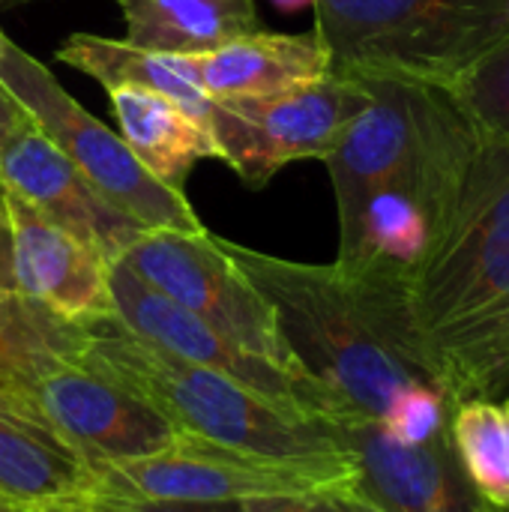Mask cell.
Masks as SVG:
<instances>
[{
	"mask_svg": "<svg viewBox=\"0 0 509 512\" xmlns=\"http://www.w3.org/2000/svg\"><path fill=\"white\" fill-rule=\"evenodd\" d=\"M210 99L276 96L330 72V48L312 27L306 33L255 30L204 54H183Z\"/></svg>",
	"mask_w": 509,
	"mask_h": 512,
	"instance_id": "9a60e30c",
	"label": "cell"
},
{
	"mask_svg": "<svg viewBox=\"0 0 509 512\" xmlns=\"http://www.w3.org/2000/svg\"><path fill=\"white\" fill-rule=\"evenodd\" d=\"M330 69L456 90L509 39V0H315Z\"/></svg>",
	"mask_w": 509,
	"mask_h": 512,
	"instance_id": "5b68a950",
	"label": "cell"
},
{
	"mask_svg": "<svg viewBox=\"0 0 509 512\" xmlns=\"http://www.w3.org/2000/svg\"><path fill=\"white\" fill-rule=\"evenodd\" d=\"M21 3H33V0H0V9H6V6H21Z\"/></svg>",
	"mask_w": 509,
	"mask_h": 512,
	"instance_id": "1f68e13d",
	"label": "cell"
},
{
	"mask_svg": "<svg viewBox=\"0 0 509 512\" xmlns=\"http://www.w3.org/2000/svg\"><path fill=\"white\" fill-rule=\"evenodd\" d=\"M27 512H87L81 507V498L78 501H69V504H54V507H33Z\"/></svg>",
	"mask_w": 509,
	"mask_h": 512,
	"instance_id": "83f0119b",
	"label": "cell"
},
{
	"mask_svg": "<svg viewBox=\"0 0 509 512\" xmlns=\"http://www.w3.org/2000/svg\"><path fill=\"white\" fill-rule=\"evenodd\" d=\"M84 324H72L18 291H0V369L27 378L81 360Z\"/></svg>",
	"mask_w": 509,
	"mask_h": 512,
	"instance_id": "ffe728a7",
	"label": "cell"
},
{
	"mask_svg": "<svg viewBox=\"0 0 509 512\" xmlns=\"http://www.w3.org/2000/svg\"><path fill=\"white\" fill-rule=\"evenodd\" d=\"M57 60L96 78L105 90L141 87L159 93L207 123L210 96L195 81L183 57L138 48L126 39H108L96 33H72L60 42Z\"/></svg>",
	"mask_w": 509,
	"mask_h": 512,
	"instance_id": "ac0fdd59",
	"label": "cell"
},
{
	"mask_svg": "<svg viewBox=\"0 0 509 512\" xmlns=\"http://www.w3.org/2000/svg\"><path fill=\"white\" fill-rule=\"evenodd\" d=\"M219 243L273 306L285 348L312 381L396 441L450 429L456 402L420 336L411 288Z\"/></svg>",
	"mask_w": 509,
	"mask_h": 512,
	"instance_id": "7a4b0ae2",
	"label": "cell"
},
{
	"mask_svg": "<svg viewBox=\"0 0 509 512\" xmlns=\"http://www.w3.org/2000/svg\"><path fill=\"white\" fill-rule=\"evenodd\" d=\"M84 333L81 363L153 408L180 435L279 459L351 453L336 423L279 408L240 381L141 339L117 315L87 321Z\"/></svg>",
	"mask_w": 509,
	"mask_h": 512,
	"instance_id": "277c9868",
	"label": "cell"
},
{
	"mask_svg": "<svg viewBox=\"0 0 509 512\" xmlns=\"http://www.w3.org/2000/svg\"><path fill=\"white\" fill-rule=\"evenodd\" d=\"M504 411H507V414H509V399H507V402H504Z\"/></svg>",
	"mask_w": 509,
	"mask_h": 512,
	"instance_id": "836d02e7",
	"label": "cell"
},
{
	"mask_svg": "<svg viewBox=\"0 0 509 512\" xmlns=\"http://www.w3.org/2000/svg\"><path fill=\"white\" fill-rule=\"evenodd\" d=\"M0 291H18V288H15V264H12L9 222L0 228Z\"/></svg>",
	"mask_w": 509,
	"mask_h": 512,
	"instance_id": "4316f807",
	"label": "cell"
},
{
	"mask_svg": "<svg viewBox=\"0 0 509 512\" xmlns=\"http://www.w3.org/2000/svg\"><path fill=\"white\" fill-rule=\"evenodd\" d=\"M282 9H300V6H315V0H276Z\"/></svg>",
	"mask_w": 509,
	"mask_h": 512,
	"instance_id": "f546056e",
	"label": "cell"
},
{
	"mask_svg": "<svg viewBox=\"0 0 509 512\" xmlns=\"http://www.w3.org/2000/svg\"><path fill=\"white\" fill-rule=\"evenodd\" d=\"M0 204L9 222L18 294L72 324L114 315L108 288L111 264L96 249L45 219L6 186H0Z\"/></svg>",
	"mask_w": 509,
	"mask_h": 512,
	"instance_id": "5bb4252c",
	"label": "cell"
},
{
	"mask_svg": "<svg viewBox=\"0 0 509 512\" xmlns=\"http://www.w3.org/2000/svg\"><path fill=\"white\" fill-rule=\"evenodd\" d=\"M366 105V81L330 69L324 78L276 96L210 99L207 129L219 159L249 189H264L291 162H324Z\"/></svg>",
	"mask_w": 509,
	"mask_h": 512,
	"instance_id": "ba28073f",
	"label": "cell"
},
{
	"mask_svg": "<svg viewBox=\"0 0 509 512\" xmlns=\"http://www.w3.org/2000/svg\"><path fill=\"white\" fill-rule=\"evenodd\" d=\"M363 81L369 105L324 159L339 213L336 264L414 291L486 138L447 87Z\"/></svg>",
	"mask_w": 509,
	"mask_h": 512,
	"instance_id": "6da1fadb",
	"label": "cell"
},
{
	"mask_svg": "<svg viewBox=\"0 0 509 512\" xmlns=\"http://www.w3.org/2000/svg\"><path fill=\"white\" fill-rule=\"evenodd\" d=\"M30 120H33V117L21 108V102L0 84V147H3L18 129H24Z\"/></svg>",
	"mask_w": 509,
	"mask_h": 512,
	"instance_id": "484cf974",
	"label": "cell"
},
{
	"mask_svg": "<svg viewBox=\"0 0 509 512\" xmlns=\"http://www.w3.org/2000/svg\"><path fill=\"white\" fill-rule=\"evenodd\" d=\"M108 288L114 315L141 339L189 360L204 369L222 372L243 387L261 393L264 399L276 402L279 408L309 414L327 423H351L360 420L342 399H336L327 387L312 381L303 372L282 369L231 339H225L219 330H213L207 321L174 303L171 297L159 294L153 285L138 279L123 261H114L108 267Z\"/></svg>",
	"mask_w": 509,
	"mask_h": 512,
	"instance_id": "30bf717a",
	"label": "cell"
},
{
	"mask_svg": "<svg viewBox=\"0 0 509 512\" xmlns=\"http://www.w3.org/2000/svg\"><path fill=\"white\" fill-rule=\"evenodd\" d=\"M30 393L48 429L93 471L153 456L180 435L153 408L81 360L42 372L30 381Z\"/></svg>",
	"mask_w": 509,
	"mask_h": 512,
	"instance_id": "8fae6325",
	"label": "cell"
},
{
	"mask_svg": "<svg viewBox=\"0 0 509 512\" xmlns=\"http://www.w3.org/2000/svg\"><path fill=\"white\" fill-rule=\"evenodd\" d=\"M96 492L153 501H255L318 492H357L351 453L330 459H279L177 435L165 450L96 471Z\"/></svg>",
	"mask_w": 509,
	"mask_h": 512,
	"instance_id": "8992f818",
	"label": "cell"
},
{
	"mask_svg": "<svg viewBox=\"0 0 509 512\" xmlns=\"http://www.w3.org/2000/svg\"><path fill=\"white\" fill-rule=\"evenodd\" d=\"M501 387H509V339L504 348V360H501Z\"/></svg>",
	"mask_w": 509,
	"mask_h": 512,
	"instance_id": "f1b7e54d",
	"label": "cell"
},
{
	"mask_svg": "<svg viewBox=\"0 0 509 512\" xmlns=\"http://www.w3.org/2000/svg\"><path fill=\"white\" fill-rule=\"evenodd\" d=\"M87 512H243L240 501H153V498H123L108 492H90L81 498Z\"/></svg>",
	"mask_w": 509,
	"mask_h": 512,
	"instance_id": "603a6c76",
	"label": "cell"
},
{
	"mask_svg": "<svg viewBox=\"0 0 509 512\" xmlns=\"http://www.w3.org/2000/svg\"><path fill=\"white\" fill-rule=\"evenodd\" d=\"M96 489V471L57 435L0 429V498L18 507L69 504Z\"/></svg>",
	"mask_w": 509,
	"mask_h": 512,
	"instance_id": "d6986e66",
	"label": "cell"
},
{
	"mask_svg": "<svg viewBox=\"0 0 509 512\" xmlns=\"http://www.w3.org/2000/svg\"><path fill=\"white\" fill-rule=\"evenodd\" d=\"M27 375H18L12 369H0V429H39L51 432L42 411L33 402ZM54 435V432H51Z\"/></svg>",
	"mask_w": 509,
	"mask_h": 512,
	"instance_id": "d4e9b609",
	"label": "cell"
},
{
	"mask_svg": "<svg viewBox=\"0 0 509 512\" xmlns=\"http://www.w3.org/2000/svg\"><path fill=\"white\" fill-rule=\"evenodd\" d=\"M243 512H381L360 492H318L294 498H255L243 501Z\"/></svg>",
	"mask_w": 509,
	"mask_h": 512,
	"instance_id": "cb8c5ba5",
	"label": "cell"
},
{
	"mask_svg": "<svg viewBox=\"0 0 509 512\" xmlns=\"http://www.w3.org/2000/svg\"><path fill=\"white\" fill-rule=\"evenodd\" d=\"M0 84L21 102L33 123L81 168L96 189L147 231H204L186 195L162 186L87 108H81L45 63L0 30Z\"/></svg>",
	"mask_w": 509,
	"mask_h": 512,
	"instance_id": "52a82bcc",
	"label": "cell"
},
{
	"mask_svg": "<svg viewBox=\"0 0 509 512\" xmlns=\"http://www.w3.org/2000/svg\"><path fill=\"white\" fill-rule=\"evenodd\" d=\"M486 141H509V39L453 90Z\"/></svg>",
	"mask_w": 509,
	"mask_h": 512,
	"instance_id": "7402d4cb",
	"label": "cell"
},
{
	"mask_svg": "<svg viewBox=\"0 0 509 512\" xmlns=\"http://www.w3.org/2000/svg\"><path fill=\"white\" fill-rule=\"evenodd\" d=\"M339 435L357 462V492L381 512H495L474 492L450 429L405 444L360 417L342 423Z\"/></svg>",
	"mask_w": 509,
	"mask_h": 512,
	"instance_id": "4fadbf2b",
	"label": "cell"
},
{
	"mask_svg": "<svg viewBox=\"0 0 509 512\" xmlns=\"http://www.w3.org/2000/svg\"><path fill=\"white\" fill-rule=\"evenodd\" d=\"M126 42L159 54H204L261 30L255 0H114Z\"/></svg>",
	"mask_w": 509,
	"mask_h": 512,
	"instance_id": "e0dca14e",
	"label": "cell"
},
{
	"mask_svg": "<svg viewBox=\"0 0 509 512\" xmlns=\"http://www.w3.org/2000/svg\"><path fill=\"white\" fill-rule=\"evenodd\" d=\"M0 512H27V507H18V504H9L0 498Z\"/></svg>",
	"mask_w": 509,
	"mask_h": 512,
	"instance_id": "4dcf8cb0",
	"label": "cell"
},
{
	"mask_svg": "<svg viewBox=\"0 0 509 512\" xmlns=\"http://www.w3.org/2000/svg\"><path fill=\"white\" fill-rule=\"evenodd\" d=\"M108 99L123 144L162 186L183 195L192 168L201 159H219L207 123L171 99L141 87H114Z\"/></svg>",
	"mask_w": 509,
	"mask_h": 512,
	"instance_id": "2e32d148",
	"label": "cell"
},
{
	"mask_svg": "<svg viewBox=\"0 0 509 512\" xmlns=\"http://www.w3.org/2000/svg\"><path fill=\"white\" fill-rule=\"evenodd\" d=\"M120 261L138 279L207 321L234 345L282 369L303 372L282 342L273 306L207 228L144 231Z\"/></svg>",
	"mask_w": 509,
	"mask_h": 512,
	"instance_id": "9c48e42d",
	"label": "cell"
},
{
	"mask_svg": "<svg viewBox=\"0 0 509 512\" xmlns=\"http://www.w3.org/2000/svg\"><path fill=\"white\" fill-rule=\"evenodd\" d=\"M456 456L474 492L495 512H509V414L495 399H465L450 420Z\"/></svg>",
	"mask_w": 509,
	"mask_h": 512,
	"instance_id": "44dd1931",
	"label": "cell"
},
{
	"mask_svg": "<svg viewBox=\"0 0 509 512\" xmlns=\"http://www.w3.org/2000/svg\"><path fill=\"white\" fill-rule=\"evenodd\" d=\"M411 303L453 402L498 396L509 339V141H483Z\"/></svg>",
	"mask_w": 509,
	"mask_h": 512,
	"instance_id": "3957f363",
	"label": "cell"
},
{
	"mask_svg": "<svg viewBox=\"0 0 509 512\" xmlns=\"http://www.w3.org/2000/svg\"><path fill=\"white\" fill-rule=\"evenodd\" d=\"M6 225V213H3V204H0V228Z\"/></svg>",
	"mask_w": 509,
	"mask_h": 512,
	"instance_id": "d6a6232c",
	"label": "cell"
},
{
	"mask_svg": "<svg viewBox=\"0 0 509 512\" xmlns=\"http://www.w3.org/2000/svg\"><path fill=\"white\" fill-rule=\"evenodd\" d=\"M0 186L96 249L108 264L120 261L147 231L111 204L33 120L0 147Z\"/></svg>",
	"mask_w": 509,
	"mask_h": 512,
	"instance_id": "7c38bea8",
	"label": "cell"
}]
</instances>
